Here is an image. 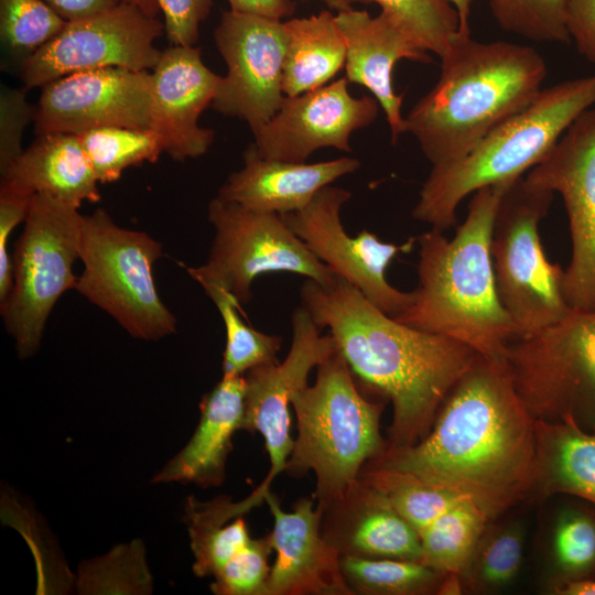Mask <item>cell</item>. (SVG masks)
Wrapping results in <instances>:
<instances>
[{
  "mask_svg": "<svg viewBox=\"0 0 595 595\" xmlns=\"http://www.w3.org/2000/svg\"><path fill=\"white\" fill-rule=\"evenodd\" d=\"M547 63L532 46L459 35L435 85L404 117L432 166L457 161L542 89Z\"/></svg>",
  "mask_w": 595,
  "mask_h": 595,
  "instance_id": "4",
  "label": "cell"
},
{
  "mask_svg": "<svg viewBox=\"0 0 595 595\" xmlns=\"http://www.w3.org/2000/svg\"><path fill=\"white\" fill-rule=\"evenodd\" d=\"M350 196L345 188L327 185L305 207L281 217L337 277L394 317L411 305L414 293L391 285L386 275L387 269L399 253L412 250L416 237L397 245L385 242L366 229L356 236L348 235L340 212Z\"/></svg>",
  "mask_w": 595,
  "mask_h": 595,
  "instance_id": "13",
  "label": "cell"
},
{
  "mask_svg": "<svg viewBox=\"0 0 595 595\" xmlns=\"http://www.w3.org/2000/svg\"><path fill=\"white\" fill-rule=\"evenodd\" d=\"M34 194L11 186L0 185V305L12 288L13 264L9 239L17 226L26 219Z\"/></svg>",
  "mask_w": 595,
  "mask_h": 595,
  "instance_id": "40",
  "label": "cell"
},
{
  "mask_svg": "<svg viewBox=\"0 0 595 595\" xmlns=\"http://www.w3.org/2000/svg\"><path fill=\"white\" fill-rule=\"evenodd\" d=\"M66 23L43 0H0L1 41L24 60L53 40Z\"/></svg>",
  "mask_w": 595,
  "mask_h": 595,
  "instance_id": "37",
  "label": "cell"
},
{
  "mask_svg": "<svg viewBox=\"0 0 595 595\" xmlns=\"http://www.w3.org/2000/svg\"><path fill=\"white\" fill-rule=\"evenodd\" d=\"M489 521L461 574L462 586L473 592H493L509 585L518 575L523 534L517 524Z\"/></svg>",
  "mask_w": 595,
  "mask_h": 595,
  "instance_id": "33",
  "label": "cell"
},
{
  "mask_svg": "<svg viewBox=\"0 0 595 595\" xmlns=\"http://www.w3.org/2000/svg\"><path fill=\"white\" fill-rule=\"evenodd\" d=\"M505 361L536 420L595 431V310L571 309L555 324L513 339Z\"/></svg>",
  "mask_w": 595,
  "mask_h": 595,
  "instance_id": "10",
  "label": "cell"
},
{
  "mask_svg": "<svg viewBox=\"0 0 595 595\" xmlns=\"http://www.w3.org/2000/svg\"><path fill=\"white\" fill-rule=\"evenodd\" d=\"M551 589L558 595H595V580L554 584Z\"/></svg>",
  "mask_w": 595,
  "mask_h": 595,
  "instance_id": "46",
  "label": "cell"
},
{
  "mask_svg": "<svg viewBox=\"0 0 595 595\" xmlns=\"http://www.w3.org/2000/svg\"><path fill=\"white\" fill-rule=\"evenodd\" d=\"M552 201L553 192L521 176L506 190L495 216L490 249L496 286L517 338L555 324L571 310L563 294L564 270L548 260L539 235Z\"/></svg>",
  "mask_w": 595,
  "mask_h": 595,
  "instance_id": "8",
  "label": "cell"
},
{
  "mask_svg": "<svg viewBox=\"0 0 595 595\" xmlns=\"http://www.w3.org/2000/svg\"><path fill=\"white\" fill-rule=\"evenodd\" d=\"M136 6H138L140 9H142L145 13L156 17L160 9L155 0H127Z\"/></svg>",
  "mask_w": 595,
  "mask_h": 595,
  "instance_id": "48",
  "label": "cell"
},
{
  "mask_svg": "<svg viewBox=\"0 0 595 595\" xmlns=\"http://www.w3.org/2000/svg\"><path fill=\"white\" fill-rule=\"evenodd\" d=\"M205 293L214 302L223 320L226 344L223 355V376H244L261 365L277 363L282 338L266 334L249 325L242 317L239 301L221 289Z\"/></svg>",
  "mask_w": 595,
  "mask_h": 595,
  "instance_id": "34",
  "label": "cell"
},
{
  "mask_svg": "<svg viewBox=\"0 0 595 595\" xmlns=\"http://www.w3.org/2000/svg\"><path fill=\"white\" fill-rule=\"evenodd\" d=\"M264 501L273 517L268 534L275 553L268 595H354L340 555L322 534V510L314 499L302 497L288 512L271 490Z\"/></svg>",
  "mask_w": 595,
  "mask_h": 595,
  "instance_id": "20",
  "label": "cell"
},
{
  "mask_svg": "<svg viewBox=\"0 0 595 595\" xmlns=\"http://www.w3.org/2000/svg\"><path fill=\"white\" fill-rule=\"evenodd\" d=\"M246 512L241 501L232 502L227 496L209 501L187 498L184 521L196 576L213 577L251 541L244 518Z\"/></svg>",
  "mask_w": 595,
  "mask_h": 595,
  "instance_id": "28",
  "label": "cell"
},
{
  "mask_svg": "<svg viewBox=\"0 0 595 595\" xmlns=\"http://www.w3.org/2000/svg\"><path fill=\"white\" fill-rule=\"evenodd\" d=\"M456 11L459 22V34L470 35L469 31V14L470 7L475 0H445Z\"/></svg>",
  "mask_w": 595,
  "mask_h": 595,
  "instance_id": "47",
  "label": "cell"
},
{
  "mask_svg": "<svg viewBox=\"0 0 595 595\" xmlns=\"http://www.w3.org/2000/svg\"><path fill=\"white\" fill-rule=\"evenodd\" d=\"M566 29L577 51L595 65V0H569Z\"/></svg>",
  "mask_w": 595,
  "mask_h": 595,
  "instance_id": "43",
  "label": "cell"
},
{
  "mask_svg": "<svg viewBox=\"0 0 595 595\" xmlns=\"http://www.w3.org/2000/svg\"><path fill=\"white\" fill-rule=\"evenodd\" d=\"M323 1L329 9L335 10L337 12L346 11L353 8V3L350 0H321Z\"/></svg>",
  "mask_w": 595,
  "mask_h": 595,
  "instance_id": "49",
  "label": "cell"
},
{
  "mask_svg": "<svg viewBox=\"0 0 595 595\" xmlns=\"http://www.w3.org/2000/svg\"><path fill=\"white\" fill-rule=\"evenodd\" d=\"M534 422L506 361L477 354L446 394L425 437L387 448L368 463L453 490L493 521L531 494Z\"/></svg>",
  "mask_w": 595,
  "mask_h": 595,
  "instance_id": "1",
  "label": "cell"
},
{
  "mask_svg": "<svg viewBox=\"0 0 595 595\" xmlns=\"http://www.w3.org/2000/svg\"><path fill=\"white\" fill-rule=\"evenodd\" d=\"M524 178L561 195L571 238L564 299L571 309L595 310V109L582 112Z\"/></svg>",
  "mask_w": 595,
  "mask_h": 595,
  "instance_id": "14",
  "label": "cell"
},
{
  "mask_svg": "<svg viewBox=\"0 0 595 595\" xmlns=\"http://www.w3.org/2000/svg\"><path fill=\"white\" fill-rule=\"evenodd\" d=\"M298 435L285 473L316 477L314 499L323 510L339 499L361 468L382 456L383 402L363 396L346 360L336 351L316 367V379L293 393Z\"/></svg>",
  "mask_w": 595,
  "mask_h": 595,
  "instance_id": "6",
  "label": "cell"
},
{
  "mask_svg": "<svg viewBox=\"0 0 595 595\" xmlns=\"http://www.w3.org/2000/svg\"><path fill=\"white\" fill-rule=\"evenodd\" d=\"M164 24L125 0L118 6L74 21L21 64L25 88L43 87L67 74L106 67L149 71L161 52L154 42Z\"/></svg>",
  "mask_w": 595,
  "mask_h": 595,
  "instance_id": "12",
  "label": "cell"
},
{
  "mask_svg": "<svg viewBox=\"0 0 595 595\" xmlns=\"http://www.w3.org/2000/svg\"><path fill=\"white\" fill-rule=\"evenodd\" d=\"M164 15V32L172 45L194 46L201 23L210 12L213 0H155Z\"/></svg>",
  "mask_w": 595,
  "mask_h": 595,
  "instance_id": "42",
  "label": "cell"
},
{
  "mask_svg": "<svg viewBox=\"0 0 595 595\" xmlns=\"http://www.w3.org/2000/svg\"><path fill=\"white\" fill-rule=\"evenodd\" d=\"M595 105V74L542 88L462 159L432 166L412 217L445 231L461 202L477 190L513 182L541 162L571 123Z\"/></svg>",
  "mask_w": 595,
  "mask_h": 595,
  "instance_id": "5",
  "label": "cell"
},
{
  "mask_svg": "<svg viewBox=\"0 0 595 595\" xmlns=\"http://www.w3.org/2000/svg\"><path fill=\"white\" fill-rule=\"evenodd\" d=\"M336 20L346 42V78L366 87L386 115L394 144L405 133L401 112L403 94L392 84L394 65L401 60L429 63L431 57L387 13L371 17L354 8L337 12Z\"/></svg>",
  "mask_w": 595,
  "mask_h": 595,
  "instance_id": "21",
  "label": "cell"
},
{
  "mask_svg": "<svg viewBox=\"0 0 595 595\" xmlns=\"http://www.w3.org/2000/svg\"><path fill=\"white\" fill-rule=\"evenodd\" d=\"M292 342L282 361L252 368L245 374L246 401L241 430L260 433L269 455L266 478L248 498L262 504L273 479L285 470L294 440L291 435V408L294 392L307 385L313 368L337 351L329 334L322 335L309 312L301 305L291 316Z\"/></svg>",
  "mask_w": 595,
  "mask_h": 595,
  "instance_id": "15",
  "label": "cell"
},
{
  "mask_svg": "<svg viewBox=\"0 0 595 595\" xmlns=\"http://www.w3.org/2000/svg\"><path fill=\"white\" fill-rule=\"evenodd\" d=\"M489 521L472 500L457 502L420 533L421 563L461 577Z\"/></svg>",
  "mask_w": 595,
  "mask_h": 595,
  "instance_id": "29",
  "label": "cell"
},
{
  "mask_svg": "<svg viewBox=\"0 0 595 595\" xmlns=\"http://www.w3.org/2000/svg\"><path fill=\"white\" fill-rule=\"evenodd\" d=\"M35 108L37 134H80L105 127L151 129V73L106 67L67 74L42 87Z\"/></svg>",
  "mask_w": 595,
  "mask_h": 595,
  "instance_id": "17",
  "label": "cell"
},
{
  "mask_svg": "<svg viewBox=\"0 0 595 595\" xmlns=\"http://www.w3.org/2000/svg\"><path fill=\"white\" fill-rule=\"evenodd\" d=\"M230 10L281 20L295 10L292 0H228Z\"/></svg>",
  "mask_w": 595,
  "mask_h": 595,
  "instance_id": "45",
  "label": "cell"
},
{
  "mask_svg": "<svg viewBox=\"0 0 595 595\" xmlns=\"http://www.w3.org/2000/svg\"><path fill=\"white\" fill-rule=\"evenodd\" d=\"M551 555L554 584L595 580V509L570 505L558 513Z\"/></svg>",
  "mask_w": 595,
  "mask_h": 595,
  "instance_id": "35",
  "label": "cell"
},
{
  "mask_svg": "<svg viewBox=\"0 0 595 595\" xmlns=\"http://www.w3.org/2000/svg\"><path fill=\"white\" fill-rule=\"evenodd\" d=\"M207 217L215 230L208 259L199 267H185L204 291L221 289L246 304L252 298L255 280L266 273H294L321 285L337 278L281 215L217 196L208 204Z\"/></svg>",
  "mask_w": 595,
  "mask_h": 595,
  "instance_id": "11",
  "label": "cell"
},
{
  "mask_svg": "<svg viewBox=\"0 0 595 595\" xmlns=\"http://www.w3.org/2000/svg\"><path fill=\"white\" fill-rule=\"evenodd\" d=\"M246 401V378L223 376L203 396L198 424L186 445L152 478V483L195 484L203 488L220 486L231 439L241 430Z\"/></svg>",
  "mask_w": 595,
  "mask_h": 595,
  "instance_id": "24",
  "label": "cell"
},
{
  "mask_svg": "<svg viewBox=\"0 0 595 595\" xmlns=\"http://www.w3.org/2000/svg\"><path fill=\"white\" fill-rule=\"evenodd\" d=\"M513 182L474 192L467 216L451 239L432 228L416 237L419 283L397 321L505 361L517 332L497 292L490 246L500 199Z\"/></svg>",
  "mask_w": 595,
  "mask_h": 595,
  "instance_id": "3",
  "label": "cell"
},
{
  "mask_svg": "<svg viewBox=\"0 0 595 595\" xmlns=\"http://www.w3.org/2000/svg\"><path fill=\"white\" fill-rule=\"evenodd\" d=\"M359 478L380 490L420 534L440 516L467 499L399 469L367 463Z\"/></svg>",
  "mask_w": 595,
  "mask_h": 595,
  "instance_id": "30",
  "label": "cell"
},
{
  "mask_svg": "<svg viewBox=\"0 0 595 595\" xmlns=\"http://www.w3.org/2000/svg\"><path fill=\"white\" fill-rule=\"evenodd\" d=\"M322 534L340 556L421 562L418 531L377 488L358 480L322 510Z\"/></svg>",
  "mask_w": 595,
  "mask_h": 595,
  "instance_id": "22",
  "label": "cell"
},
{
  "mask_svg": "<svg viewBox=\"0 0 595 595\" xmlns=\"http://www.w3.org/2000/svg\"><path fill=\"white\" fill-rule=\"evenodd\" d=\"M359 166L357 159L348 156L311 164L270 160L252 143L244 152V166L228 176L217 196L253 210L284 215L302 209L320 190Z\"/></svg>",
  "mask_w": 595,
  "mask_h": 595,
  "instance_id": "23",
  "label": "cell"
},
{
  "mask_svg": "<svg viewBox=\"0 0 595 595\" xmlns=\"http://www.w3.org/2000/svg\"><path fill=\"white\" fill-rule=\"evenodd\" d=\"M505 31L536 42L567 43L569 0H488Z\"/></svg>",
  "mask_w": 595,
  "mask_h": 595,
  "instance_id": "38",
  "label": "cell"
},
{
  "mask_svg": "<svg viewBox=\"0 0 595 595\" xmlns=\"http://www.w3.org/2000/svg\"><path fill=\"white\" fill-rule=\"evenodd\" d=\"M36 108L31 106L25 93L2 87L0 93V172L22 153L25 127L35 118Z\"/></svg>",
  "mask_w": 595,
  "mask_h": 595,
  "instance_id": "41",
  "label": "cell"
},
{
  "mask_svg": "<svg viewBox=\"0 0 595 595\" xmlns=\"http://www.w3.org/2000/svg\"><path fill=\"white\" fill-rule=\"evenodd\" d=\"M98 183L121 177L130 166L156 162L164 148L152 129L105 127L78 134Z\"/></svg>",
  "mask_w": 595,
  "mask_h": 595,
  "instance_id": "32",
  "label": "cell"
},
{
  "mask_svg": "<svg viewBox=\"0 0 595 595\" xmlns=\"http://www.w3.org/2000/svg\"><path fill=\"white\" fill-rule=\"evenodd\" d=\"M84 216L50 195L34 194L12 256L13 281L0 305L20 358L39 348L47 318L60 298L76 288Z\"/></svg>",
  "mask_w": 595,
  "mask_h": 595,
  "instance_id": "9",
  "label": "cell"
},
{
  "mask_svg": "<svg viewBox=\"0 0 595 595\" xmlns=\"http://www.w3.org/2000/svg\"><path fill=\"white\" fill-rule=\"evenodd\" d=\"M272 551L269 534L252 538L213 576L210 591L216 595H268Z\"/></svg>",
  "mask_w": 595,
  "mask_h": 595,
  "instance_id": "39",
  "label": "cell"
},
{
  "mask_svg": "<svg viewBox=\"0 0 595 595\" xmlns=\"http://www.w3.org/2000/svg\"><path fill=\"white\" fill-rule=\"evenodd\" d=\"M300 296L314 323L327 328L353 375L390 400L387 448L424 439L446 394L477 353L397 321L339 277L329 285L306 279Z\"/></svg>",
  "mask_w": 595,
  "mask_h": 595,
  "instance_id": "2",
  "label": "cell"
},
{
  "mask_svg": "<svg viewBox=\"0 0 595 595\" xmlns=\"http://www.w3.org/2000/svg\"><path fill=\"white\" fill-rule=\"evenodd\" d=\"M151 80V129L164 152L177 161L205 154L215 134L201 127L198 118L212 105L221 76L204 64L201 48L172 45L161 52Z\"/></svg>",
  "mask_w": 595,
  "mask_h": 595,
  "instance_id": "19",
  "label": "cell"
},
{
  "mask_svg": "<svg viewBox=\"0 0 595 595\" xmlns=\"http://www.w3.org/2000/svg\"><path fill=\"white\" fill-rule=\"evenodd\" d=\"M214 39L227 75L221 77L212 107L245 120L255 133L277 113L285 97L284 22L229 10L223 13Z\"/></svg>",
  "mask_w": 595,
  "mask_h": 595,
  "instance_id": "16",
  "label": "cell"
},
{
  "mask_svg": "<svg viewBox=\"0 0 595 595\" xmlns=\"http://www.w3.org/2000/svg\"><path fill=\"white\" fill-rule=\"evenodd\" d=\"M162 245L149 234L123 228L102 208L84 216L75 290L110 315L128 334L158 340L176 331L154 279Z\"/></svg>",
  "mask_w": 595,
  "mask_h": 595,
  "instance_id": "7",
  "label": "cell"
},
{
  "mask_svg": "<svg viewBox=\"0 0 595 595\" xmlns=\"http://www.w3.org/2000/svg\"><path fill=\"white\" fill-rule=\"evenodd\" d=\"M286 46L282 90L298 96L328 83L346 63V42L327 10L284 22Z\"/></svg>",
  "mask_w": 595,
  "mask_h": 595,
  "instance_id": "27",
  "label": "cell"
},
{
  "mask_svg": "<svg viewBox=\"0 0 595 595\" xmlns=\"http://www.w3.org/2000/svg\"><path fill=\"white\" fill-rule=\"evenodd\" d=\"M0 174L1 182L31 194L50 195L75 208L100 199L98 181L78 134H37Z\"/></svg>",
  "mask_w": 595,
  "mask_h": 595,
  "instance_id": "25",
  "label": "cell"
},
{
  "mask_svg": "<svg viewBox=\"0 0 595 595\" xmlns=\"http://www.w3.org/2000/svg\"><path fill=\"white\" fill-rule=\"evenodd\" d=\"M66 21L107 11L125 0H43Z\"/></svg>",
  "mask_w": 595,
  "mask_h": 595,
  "instance_id": "44",
  "label": "cell"
},
{
  "mask_svg": "<svg viewBox=\"0 0 595 595\" xmlns=\"http://www.w3.org/2000/svg\"><path fill=\"white\" fill-rule=\"evenodd\" d=\"M536 476L531 494H566L595 506V431L572 421L536 420Z\"/></svg>",
  "mask_w": 595,
  "mask_h": 595,
  "instance_id": "26",
  "label": "cell"
},
{
  "mask_svg": "<svg viewBox=\"0 0 595 595\" xmlns=\"http://www.w3.org/2000/svg\"><path fill=\"white\" fill-rule=\"evenodd\" d=\"M344 578L354 594L422 595L440 589L444 574L416 561L340 556Z\"/></svg>",
  "mask_w": 595,
  "mask_h": 595,
  "instance_id": "31",
  "label": "cell"
},
{
  "mask_svg": "<svg viewBox=\"0 0 595 595\" xmlns=\"http://www.w3.org/2000/svg\"><path fill=\"white\" fill-rule=\"evenodd\" d=\"M376 3L423 50L440 58L448 53L459 34L455 9L445 0H350Z\"/></svg>",
  "mask_w": 595,
  "mask_h": 595,
  "instance_id": "36",
  "label": "cell"
},
{
  "mask_svg": "<svg viewBox=\"0 0 595 595\" xmlns=\"http://www.w3.org/2000/svg\"><path fill=\"white\" fill-rule=\"evenodd\" d=\"M346 77L298 96H285L277 113L255 136V147L266 159L302 163L316 150L350 152L354 131L372 123L379 102L375 97H353Z\"/></svg>",
  "mask_w": 595,
  "mask_h": 595,
  "instance_id": "18",
  "label": "cell"
}]
</instances>
